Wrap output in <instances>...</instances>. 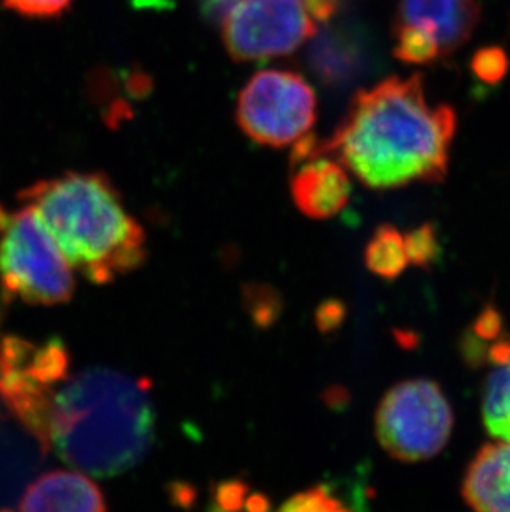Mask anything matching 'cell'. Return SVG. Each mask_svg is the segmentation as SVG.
<instances>
[{
  "mask_svg": "<svg viewBox=\"0 0 510 512\" xmlns=\"http://www.w3.org/2000/svg\"><path fill=\"white\" fill-rule=\"evenodd\" d=\"M17 198L37 211L68 264L93 284H110L145 264V229L106 174L68 171L30 184Z\"/></svg>",
  "mask_w": 510,
  "mask_h": 512,
  "instance_id": "3957f363",
  "label": "cell"
},
{
  "mask_svg": "<svg viewBox=\"0 0 510 512\" xmlns=\"http://www.w3.org/2000/svg\"><path fill=\"white\" fill-rule=\"evenodd\" d=\"M479 22V0H400L395 24L414 25L428 32L444 57L462 49Z\"/></svg>",
  "mask_w": 510,
  "mask_h": 512,
  "instance_id": "ba28073f",
  "label": "cell"
},
{
  "mask_svg": "<svg viewBox=\"0 0 510 512\" xmlns=\"http://www.w3.org/2000/svg\"><path fill=\"white\" fill-rule=\"evenodd\" d=\"M453 428V406L443 388L428 378L396 383L376 410L381 448L403 463L438 456L448 446Z\"/></svg>",
  "mask_w": 510,
  "mask_h": 512,
  "instance_id": "5b68a950",
  "label": "cell"
},
{
  "mask_svg": "<svg viewBox=\"0 0 510 512\" xmlns=\"http://www.w3.org/2000/svg\"><path fill=\"white\" fill-rule=\"evenodd\" d=\"M0 4L27 19H58L72 7L73 0H0Z\"/></svg>",
  "mask_w": 510,
  "mask_h": 512,
  "instance_id": "ac0fdd59",
  "label": "cell"
},
{
  "mask_svg": "<svg viewBox=\"0 0 510 512\" xmlns=\"http://www.w3.org/2000/svg\"><path fill=\"white\" fill-rule=\"evenodd\" d=\"M459 355L467 368L476 370L484 367L487 363V352H489V342L482 340L472 332L471 327L462 332L458 342Z\"/></svg>",
  "mask_w": 510,
  "mask_h": 512,
  "instance_id": "d6986e66",
  "label": "cell"
},
{
  "mask_svg": "<svg viewBox=\"0 0 510 512\" xmlns=\"http://www.w3.org/2000/svg\"><path fill=\"white\" fill-rule=\"evenodd\" d=\"M456 128L454 108L429 102L419 73L385 78L352 98L330 138L313 136L305 160L332 156L366 188L378 191L441 183Z\"/></svg>",
  "mask_w": 510,
  "mask_h": 512,
  "instance_id": "6da1fadb",
  "label": "cell"
},
{
  "mask_svg": "<svg viewBox=\"0 0 510 512\" xmlns=\"http://www.w3.org/2000/svg\"><path fill=\"white\" fill-rule=\"evenodd\" d=\"M282 511H343L347 504L342 503L330 489L325 486L305 489L302 493L295 494L287 503L282 504Z\"/></svg>",
  "mask_w": 510,
  "mask_h": 512,
  "instance_id": "e0dca14e",
  "label": "cell"
},
{
  "mask_svg": "<svg viewBox=\"0 0 510 512\" xmlns=\"http://www.w3.org/2000/svg\"><path fill=\"white\" fill-rule=\"evenodd\" d=\"M297 166L290 193L300 213L315 221L330 219L347 208L352 181L347 168L328 156H315Z\"/></svg>",
  "mask_w": 510,
  "mask_h": 512,
  "instance_id": "9c48e42d",
  "label": "cell"
},
{
  "mask_svg": "<svg viewBox=\"0 0 510 512\" xmlns=\"http://www.w3.org/2000/svg\"><path fill=\"white\" fill-rule=\"evenodd\" d=\"M509 55L506 50L497 45H489L477 50L472 55L471 70L476 78L487 85H497L501 83L509 73Z\"/></svg>",
  "mask_w": 510,
  "mask_h": 512,
  "instance_id": "2e32d148",
  "label": "cell"
},
{
  "mask_svg": "<svg viewBox=\"0 0 510 512\" xmlns=\"http://www.w3.org/2000/svg\"><path fill=\"white\" fill-rule=\"evenodd\" d=\"M462 498L479 512H510V441L482 446L462 479Z\"/></svg>",
  "mask_w": 510,
  "mask_h": 512,
  "instance_id": "7c38bea8",
  "label": "cell"
},
{
  "mask_svg": "<svg viewBox=\"0 0 510 512\" xmlns=\"http://www.w3.org/2000/svg\"><path fill=\"white\" fill-rule=\"evenodd\" d=\"M327 27L308 45L310 72L328 88H343L361 77L368 67V47L361 30L348 24Z\"/></svg>",
  "mask_w": 510,
  "mask_h": 512,
  "instance_id": "30bf717a",
  "label": "cell"
},
{
  "mask_svg": "<svg viewBox=\"0 0 510 512\" xmlns=\"http://www.w3.org/2000/svg\"><path fill=\"white\" fill-rule=\"evenodd\" d=\"M236 120L244 135L259 145L292 146L315 125L317 95L299 72L260 70L239 93Z\"/></svg>",
  "mask_w": 510,
  "mask_h": 512,
  "instance_id": "8992f818",
  "label": "cell"
},
{
  "mask_svg": "<svg viewBox=\"0 0 510 512\" xmlns=\"http://www.w3.org/2000/svg\"><path fill=\"white\" fill-rule=\"evenodd\" d=\"M406 252L409 264L429 269L441 257V241L438 229L433 223H424L413 231L405 234Z\"/></svg>",
  "mask_w": 510,
  "mask_h": 512,
  "instance_id": "9a60e30c",
  "label": "cell"
},
{
  "mask_svg": "<svg viewBox=\"0 0 510 512\" xmlns=\"http://www.w3.org/2000/svg\"><path fill=\"white\" fill-rule=\"evenodd\" d=\"M156 413L150 383L111 368L63 380L49 411V450L68 466L113 478L140 464L153 446Z\"/></svg>",
  "mask_w": 510,
  "mask_h": 512,
  "instance_id": "7a4b0ae2",
  "label": "cell"
},
{
  "mask_svg": "<svg viewBox=\"0 0 510 512\" xmlns=\"http://www.w3.org/2000/svg\"><path fill=\"white\" fill-rule=\"evenodd\" d=\"M471 330L477 337L489 343L499 339L504 332V317L501 310L494 304H487L472 322Z\"/></svg>",
  "mask_w": 510,
  "mask_h": 512,
  "instance_id": "ffe728a7",
  "label": "cell"
},
{
  "mask_svg": "<svg viewBox=\"0 0 510 512\" xmlns=\"http://www.w3.org/2000/svg\"><path fill=\"white\" fill-rule=\"evenodd\" d=\"M0 289L5 302L30 305L65 304L75 292L72 266L29 204L0 206Z\"/></svg>",
  "mask_w": 510,
  "mask_h": 512,
  "instance_id": "277c9868",
  "label": "cell"
},
{
  "mask_svg": "<svg viewBox=\"0 0 510 512\" xmlns=\"http://www.w3.org/2000/svg\"><path fill=\"white\" fill-rule=\"evenodd\" d=\"M304 4L315 22L330 24L347 5V0H304Z\"/></svg>",
  "mask_w": 510,
  "mask_h": 512,
  "instance_id": "7402d4cb",
  "label": "cell"
},
{
  "mask_svg": "<svg viewBox=\"0 0 510 512\" xmlns=\"http://www.w3.org/2000/svg\"><path fill=\"white\" fill-rule=\"evenodd\" d=\"M221 25L222 42L234 62L294 54L317 30L304 0H241Z\"/></svg>",
  "mask_w": 510,
  "mask_h": 512,
  "instance_id": "52a82bcc",
  "label": "cell"
},
{
  "mask_svg": "<svg viewBox=\"0 0 510 512\" xmlns=\"http://www.w3.org/2000/svg\"><path fill=\"white\" fill-rule=\"evenodd\" d=\"M487 363H491L494 367H504L510 363V335H504L494 340L489 345L487 352Z\"/></svg>",
  "mask_w": 510,
  "mask_h": 512,
  "instance_id": "cb8c5ba5",
  "label": "cell"
},
{
  "mask_svg": "<svg viewBox=\"0 0 510 512\" xmlns=\"http://www.w3.org/2000/svg\"><path fill=\"white\" fill-rule=\"evenodd\" d=\"M247 486L242 481H226L219 484L214 494V508L216 509H241L246 506Z\"/></svg>",
  "mask_w": 510,
  "mask_h": 512,
  "instance_id": "44dd1931",
  "label": "cell"
},
{
  "mask_svg": "<svg viewBox=\"0 0 510 512\" xmlns=\"http://www.w3.org/2000/svg\"><path fill=\"white\" fill-rule=\"evenodd\" d=\"M368 271L385 281H395L409 266L405 234L393 224H381L365 247Z\"/></svg>",
  "mask_w": 510,
  "mask_h": 512,
  "instance_id": "4fadbf2b",
  "label": "cell"
},
{
  "mask_svg": "<svg viewBox=\"0 0 510 512\" xmlns=\"http://www.w3.org/2000/svg\"><path fill=\"white\" fill-rule=\"evenodd\" d=\"M393 39H395L393 54L398 60L409 65H429L443 57L438 42L428 32L414 25L395 24Z\"/></svg>",
  "mask_w": 510,
  "mask_h": 512,
  "instance_id": "5bb4252c",
  "label": "cell"
},
{
  "mask_svg": "<svg viewBox=\"0 0 510 512\" xmlns=\"http://www.w3.org/2000/svg\"><path fill=\"white\" fill-rule=\"evenodd\" d=\"M241 0H198V7L204 20L221 24L226 15L231 12Z\"/></svg>",
  "mask_w": 510,
  "mask_h": 512,
  "instance_id": "603a6c76",
  "label": "cell"
},
{
  "mask_svg": "<svg viewBox=\"0 0 510 512\" xmlns=\"http://www.w3.org/2000/svg\"><path fill=\"white\" fill-rule=\"evenodd\" d=\"M105 496L87 473L58 469L42 474L20 498L19 511H106Z\"/></svg>",
  "mask_w": 510,
  "mask_h": 512,
  "instance_id": "8fae6325",
  "label": "cell"
}]
</instances>
